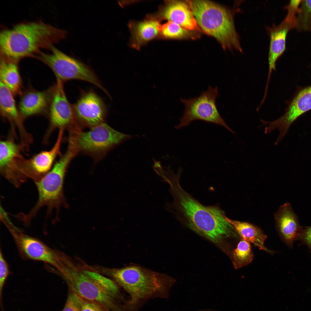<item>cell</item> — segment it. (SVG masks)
<instances>
[{"label":"cell","mask_w":311,"mask_h":311,"mask_svg":"<svg viewBox=\"0 0 311 311\" xmlns=\"http://www.w3.org/2000/svg\"><path fill=\"white\" fill-rule=\"evenodd\" d=\"M64 129H60L56 140L50 149L41 151L29 160L24 159L23 168L28 179L37 182L51 169L55 159L60 153Z\"/></svg>","instance_id":"14"},{"label":"cell","mask_w":311,"mask_h":311,"mask_svg":"<svg viewBox=\"0 0 311 311\" xmlns=\"http://www.w3.org/2000/svg\"><path fill=\"white\" fill-rule=\"evenodd\" d=\"M275 224L284 242L290 248L299 240L302 226L291 204L287 202L281 205L274 215Z\"/></svg>","instance_id":"16"},{"label":"cell","mask_w":311,"mask_h":311,"mask_svg":"<svg viewBox=\"0 0 311 311\" xmlns=\"http://www.w3.org/2000/svg\"><path fill=\"white\" fill-rule=\"evenodd\" d=\"M14 96L10 91L0 81L1 114L3 117L12 123L21 127L22 125L23 118L16 105Z\"/></svg>","instance_id":"23"},{"label":"cell","mask_w":311,"mask_h":311,"mask_svg":"<svg viewBox=\"0 0 311 311\" xmlns=\"http://www.w3.org/2000/svg\"><path fill=\"white\" fill-rule=\"evenodd\" d=\"M81 298V311H107L103 307L98 304Z\"/></svg>","instance_id":"29"},{"label":"cell","mask_w":311,"mask_h":311,"mask_svg":"<svg viewBox=\"0 0 311 311\" xmlns=\"http://www.w3.org/2000/svg\"><path fill=\"white\" fill-rule=\"evenodd\" d=\"M100 273L107 275L128 294L129 299L124 305V311H137L148 299L166 298L176 282L168 275L136 265L120 268L96 266Z\"/></svg>","instance_id":"2"},{"label":"cell","mask_w":311,"mask_h":311,"mask_svg":"<svg viewBox=\"0 0 311 311\" xmlns=\"http://www.w3.org/2000/svg\"><path fill=\"white\" fill-rule=\"evenodd\" d=\"M18 62L0 55V80L14 95H20L23 92Z\"/></svg>","instance_id":"19"},{"label":"cell","mask_w":311,"mask_h":311,"mask_svg":"<svg viewBox=\"0 0 311 311\" xmlns=\"http://www.w3.org/2000/svg\"><path fill=\"white\" fill-rule=\"evenodd\" d=\"M63 279L68 289L82 298L97 303L107 311H124L126 301L119 286L85 263L67 268Z\"/></svg>","instance_id":"4"},{"label":"cell","mask_w":311,"mask_h":311,"mask_svg":"<svg viewBox=\"0 0 311 311\" xmlns=\"http://www.w3.org/2000/svg\"><path fill=\"white\" fill-rule=\"evenodd\" d=\"M162 26L158 21L149 19L132 25L133 44L135 47L149 41L160 33Z\"/></svg>","instance_id":"22"},{"label":"cell","mask_w":311,"mask_h":311,"mask_svg":"<svg viewBox=\"0 0 311 311\" xmlns=\"http://www.w3.org/2000/svg\"><path fill=\"white\" fill-rule=\"evenodd\" d=\"M185 1H168L160 11V16L188 30L198 29L196 20L189 4Z\"/></svg>","instance_id":"18"},{"label":"cell","mask_w":311,"mask_h":311,"mask_svg":"<svg viewBox=\"0 0 311 311\" xmlns=\"http://www.w3.org/2000/svg\"><path fill=\"white\" fill-rule=\"evenodd\" d=\"M73 158L71 153L66 152L48 172L35 182L38 193L37 200L27 214H22L24 222L29 223L44 207L47 208L48 216H53L55 214V220L58 219L61 208L67 206L64 193V183L67 169Z\"/></svg>","instance_id":"6"},{"label":"cell","mask_w":311,"mask_h":311,"mask_svg":"<svg viewBox=\"0 0 311 311\" xmlns=\"http://www.w3.org/2000/svg\"><path fill=\"white\" fill-rule=\"evenodd\" d=\"M191 32L178 24L168 21L162 26L160 33L168 38L181 39L191 37Z\"/></svg>","instance_id":"25"},{"label":"cell","mask_w":311,"mask_h":311,"mask_svg":"<svg viewBox=\"0 0 311 311\" xmlns=\"http://www.w3.org/2000/svg\"><path fill=\"white\" fill-rule=\"evenodd\" d=\"M181 174L172 172L165 177L169 185L173 201L165 208L178 220L213 243L221 244L235 230L226 220L224 213L217 205H204L184 190L180 184Z\"/></svg>","instance_id":"1"},{"label":"cell","mask_w":311,"mask_h":311,"mask_svg":"<svg viewBox=\"0 0 311 311\" xmlns=\"http://www.w3.org/2000/svg\"><path fill=\"white\" fill-rule=\"evenodd\" d=\"M53 90V86L42 91L30 87L22 92L18 107L22 118L48 113Z\"/></svg>","instance_id":"17"},{"label":"cell","mask_w":311,"mask_h":311,"mask_svg":"<svg viewBox=\"0 0 311 311\" xmlns=\"http://www.w3.org/2000/svg\"><path fill=\"white\" fill-rule=\"evenodd\" d=\"M8 265L4 258L1 250L0 253V297L1 311H4L2 301L3 290L5 282L9 274Z\"/></svg>","instance_id":"27"},{"label":"cell","mask_w":311,"mask_h":311,"mask_svg":"<svg viewBox=\"0 0 311 311\" xmlns=\"http://www.w3.org/2000/svg\"><path fill=\"white\" fill-rule=\"evenodd\" d=\"M226 219L241 239L253 244L261 250L270 251L264 245L267 236L260 228L249 223L232 220L227 217Z\"/></svg>","instance_id":"21"},{"label":"cell","mask_w":311,"mask_h":311,"mask_svg":"<svg viewBox=\"0 0 311 311\" xmlns=\"http://www.w3.org/2000/svg\"><path fill=\"white\" fill-rule=\"evenodd\" d=\"M8 230L24 258L42 261L57 269L62 252L53 249L39 240L26 234L16 226L10 227Z\"/></svg>","instance_id":"10"},{"label":"cell","mask_w":311,"mask_h":311,"mask_svg":"<svg viewBox=\"0 0 311 311\" xmlns=\"http://www.w3.org/2000/svg\"><path fill=\"white\" fill-rule=\"evenodd\" d=\"M73 108L77 124L90 128L105 122L107 114L103 100L92 90L84 92Z\"/></svg>","instance_id":"12"},{"label":"cell","mask_w":311,"mask_h":311,"mask_svg":"<svg viewBox=\"0 0 311 311\" xmlns=\"http://www.w3.org/2000/svg\"><path fill=\"white\" fill-rule=\"evenodd\" d=\"M48 113L51 127L68 129L77 124L73 105L66 96L63 82L56 80L53 90Z\"/></svg>","instance_id":"13"},{"label":"cell","mask_w":311,"mask_h":311,"mask_svg":"<svg viewBox=\"0 0 311 311\" xmlns=\"http://www.w3.org/2000/svg\"><path fill=\"white\" fill-rule=\"evenodd\" d=\"M67 33L41 20L17 24L1 31L0 55L18 61L33 58L42 49L50 50L66 37Z\"/></svg>","instance_id":"3"},{"label":"cell","mask_w":311,"mask_h":311,"mask_svg":"<svg viewBox=\"0 0 311 311\" xmlns=\"http://www.w3.org/2000/svg\"><path fill=\"white\" fill-rule=\"evenodd\" d=\"M50 50V52L48 53L40 51L34 58L49 67L54 74L56 80L63 82L73 79L86 81L95 85L109 96L90 67L65 54L54 45Z\"/></svg>","instance_id":"8"},{"label":"cell","mask_w":311,"mask_h":311,"mask_svg":"<svg viewBox=\"0 0 311 311\" xmlns=\"http://www.w3.org/2000/svg\"><path fill=\"white\" fill-rule=\"evenodd\" d=\"M198 24L215 38L224 49L242 53L239 36L234 22L236 11L208 0H186Z\"/></svg>","instance_id":"5"},{"label":"cell","mask_w":311,"mask_h":311,"mask_svg":"<svg viewBox=\"0 0 311 311\" xmlns=\"http://www.w3.org/2000/svg\"><path fill=\"white\" fill-rule=\"evenodd\" d=\"M299 240L311 251V226L302 227Z\"/></svg>","instance_id":"30"},{"label":"cell","mask_w":311,"mask_h":311,"mask_svg":"<svg viewBox=\"0 0 311 311\" xmlns=\"http://www.w3.org/2000/svg\"><path fill=\"white\" fill-rule=\"evenodd\" d=\"M23 157L19 148L10 140L1 141L0 143V168L3 176L10 175L16 170L20 160Z\"/></svg>","instance_id":"20"},{"label":"cell","mask_w":311,"mask_h":311,"mask_svg":"<svg viewBox=\"0 0 311 311\" xmlns=\"http://www.w3.org/2000/svg\"><path fill=\"white\" fill-rule=\"evenodd\" d=\"M311 109V86L301 90L291 102L285 113L277 120L268 121L261 119V126H265L264 133L268 134L275 130L279 134L274 145L284 138L289 128L298 117Z\"/></svg>","instance_id":"11"},{"label":"cell","mask_w":311,"mask_h":311,"mask_svg":"<svg viewBox=\"0 0 311 311\" xmlns=\"http://www.w3.org/2000/svg\"><path fill=\"white\" fill-rule=\"evenodd\" d=\"M296 21L285 18L278 25L274 24L267 28L270 37L268 54V72L265 88H268L270 77L273 71L276 70V65L278 58L286 48V39L289 31L296 27Z\"/></svg>","instance_id":"15"},{"label":"cell","mask_w":311,"mask_h":311,"mask_svg":"<svg viewBox=\"0 0 311 311\" xmlns=\"http://www.w3.org/2000/svg\"><path fill=\"white\" fill-rule=\"evenodd\" d=\"M81 297L68 289L66 301L62 311H81Z\"/></svg>","instance_id":"28"},{"label":"cell","mask_w":311,"mask_h":311,"mask_svg":"<svg viewBox=\"0 0 311 311\" xmlns=\"http://www.w3.org/2000/svg\"><path fill=\"white\" fill-rule=\"evenodd\" d=\"M233 263L234 268L238 269L250 263L253 254L250 243L241 239L232 253Z\"/></svg>","instance_id":"24"},{"label":"cell","mask_w":311,"mask_h":311,"mask_svg":"<svg viewBox=\"0 0 311 311\" xmlns=\"http://www.w3.org/2000/svg\"><path fill=\"white\" fill-rule=\"evenodd\" d=\"M218 95L217 87L213 88L209 86L206 91H202L198 96L188 99L180 98L185 109L180 123L175 128L179 129L187 126L193 121L200 120L221 126L235 134L218 111L216 104Z\"/></svg>","instance_id":"9"},{"label":"cell","mask_w":311,"mask_h":311,"mask_svg":"<svg viewBox=\"0 0 311 311\" xmlns=\"http://www.w3.org/2000/svg\"><path fill=\"white\" fill-rule=\"evenodd\" d=\"M71 131L79 153L82 152L96 160L132 138L131 135L119 132L105 122L87 131H82L79 126L74 127Z\"/></svg>","instance_id":"7"},{"label":"cell","mask_w":311,"mask_h":311,"mask_svg":"<svg viewBox=\"0 0 311 311\" xmlns=\"http://www.w3.org/2000/svg\"><path fill=\"white\" fill-rule=\"evenodd\" d=\"M297 28L299 30L311 31V0H302L297 14Z\"/></svg>","instance_id":"26"}]
</instances>
